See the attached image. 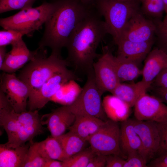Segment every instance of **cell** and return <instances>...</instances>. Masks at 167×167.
Segmentation results:
<instances>
[{"label":"cell","mask_w":167,"mask_h":167,"mask_svg":"<svg viewBox=\"0 0 167 167\" xmlns=\"http://www.w3.org/2000/svg\"><path fill=\"white\" fill-rule=\"evenodd\" d=\"M157 123L160 137V147L157 156L167 154V121Z\"/></svg>","instance_id":"34"},{"label":"cell","mask_w":167,"mask_h":167,"mask_svg":"<svg viewBox=\"0 0 167 167\" xmlns=\"http://www.w3.org/2000/svg\"><path fill=\"white\" fill-rule=\"evenodd\" d=\"M0 90L5 94L15 111H26L30 93L28 86L15 73L3 72L0 76Z\"/></svg>","instance_id":"9"},{"label":"cell","mask_w":167,"mask_h":167,"mask_svg":"<svg viewBox=\"0 0 167 167\" xmlns=\"http://www.w3.org/2000/svg\"><path fill=\"white\" fill-rule=\"evenodd\" d=\"M80 80V79L71 70L56 74L39 89L30 95L28 101V110H38L41 109L69 81Z\"/></svg>","instance_id":"8"},{"label":"cell","mask_w":167,"mask_h":167,"mask_svg":"<svg viewBox=\"0 0 167 167\" xmlns=\"http://www.w3.org/2000/svg\"><path fill=\"white\" fill-rule=\"evenodd\" d=\"M47 53L45 48L38 47L34 58L25 65L18 76L29 87L30 94L54 75L70 70L66 59L61 56L51 53L48 57Z\"/></svg>","instance_id":"3"},{"label":"cell","mask_w":167,"mask_h":167,"mask_svg":"<svg viewBox=\"0 0 167 167\" xmlns=\"http://www.w3.org/2000/svg\"><path fill=\"white\" fill-rule=\"evenodd\" d=\"M106 167H123L126 162L121 156L115 154L106 156Z\"/></svg>","instance_id":"35"},{"label":"cell","mask_w":167,"mask_h":167,"mask_svg":"<svg viewBox=\"0 0 167 167\" xmlns=\"http://www.w3.org/2000/svg\"><path fill=\"white\" fill-rule=\"evenodd\" d=\"M38 147L46 161L52 159L63 161L67 159L62 146L56 137H48L38 142Z\"/></svg>","instance_id":"25"},{"label":"cell","mask_w":167,"mask_h":167,"mask_svg":"<svg viewBox=\"0 0 167 167\" xmlns=\"http://www.w3.org/2000/svg\"><path fill=\"white\" fill-rule=\"evenodd\" d=\"M6 53V46H0V67L3 63Z\"/></svg>","instance_id":"41"},{"label":"cell","mask_w":167,"mask_h":167,"mask_svg":"<svg viewBox=\"0 0 167 167\" xmlns=\"http://www.w3.org/2000/svg\"><path fill=\"white\" fill-rule=\"evenodd\" d=\"M120 132L118 122L109 119L90 138L88 143L96 153L105 156L115 154L126 158L120 148Z\"/></svg>","instance_id":"7"},{"label":"cell","mask_w":167,"mask_h":167,"mask_svg":"<svg viewBox=\"0 0 167 167\" xmlns=\"http://www.w3.org/2000/svg\"><path fill=\"white\" fill-rule=\"evenodd\" d=\"M120 1H134L135 0H118Z\"/></svg>","instance_id":"45"},{"label":"cell","mask_w":167,"mask_h":167,"mask_svg":"<svg viewBox=\"0 0 167 167\" xmlns=\"http://www.w3.org/2000/svg\"><path fill=\"white\" fill-rule=\"evenodd\" d=\"M44 167H62V161L51 159L46 161Z\"/></svg>","instance_id":"40"},{"label":"cell","mask_w":167,"mask_h":167,"mask_svg":"<svg viewBox=\"0 0 167 167\" xmlns=\"http://www.w3.org/2000/svg\"><path fill=\"white\" fill-rule=\"evenodd\" d=\"M134 107V116L137 120L157 123L167 121V105L154 95L144 93Z\"/></svg>","instance_id":"12"},{"label":"cell","mask_w":167,"mask_h":167,"mask_svg":"<svg viewBox=\"0 0 167 167\" xmlns=\"http://www.w3.org/2000/svg\"><path fill=\"white\" fill-rule=\"evenodd\" d=\"M134 126L141 143L139 152L147 161L157 156L160 137L157 122L132 119Z\"/></svg>","instance_id":"13"},{"label":"cell","mask_w":167,"mask_h":167,"mask_svg":"<svg viewBox=\"0 0 167 167\" xmlns=\"http://www.w3.org/2000/svg\"><path fill=\"white\" fill-rule=\"evenodd\" d=\"M95 153L90 146L62 161V167H87Z\"/></svg>","instance_id":"28"},{"label":"cell","mask_w":167,"mask_h":167,"mask_svg":"<svg viewBox=\"0 0 167 167\" xmlns=\"http://www.w3.org/2000/svg\"><path fill=\"white\" fill-rule=\"evenodd\" d=\"M84 4L88 5H93L96 0H80Z\"/></svg>","instance_id":"42"},{"label":"cell","mask_w":167,"mask_h":167,"mask_svg":"<svg viewBox=\"0 0 167 167\" xmlns=\"http://www.w3.org/2000/svg\"><path fill=\"white\" fill-rule=\"evenodd\" d=\"M161 20H153L156 26L155 42L157 47L167 53V28L161 23Z\"/></svg>","instance_id":"32"},{"label":"cell","mask_w":167,"mask_h":167,"mask_svg":"<svg viewBox=\"0 0 167 167\" xmlns=\"http://www.w3.org/2000/svg\"><path fill=\"white\" fill-rule=\"evenodd\" d=\"M140 0L122 1L118 0H96L93 6L103 17L108 33L115 44L130 19L140 11Z\"/></svg>","instance_id":"4"},{"label":"cell","mask_w":167,"mask_h":167,"mask_svg":"<svg viewBox=\"0 0 167 167\" xmlns=\"http://www.w3.org/2000/svg\"><path fill=\"white\" fill-rule=\"evenodd\" d=\"M154 87L167 89V69H163L153 81Z\"/></svg>","instance_id":"36"},{"label":"cell","mask_w":167,"mask_h":167,"mask_svg":"<svg viewBox=\"0 0 167 167\" xmlns=\"http://www.w3.org/2000/svg\"><path fill=\"white\" fill-rule=\"evenodd\" d=\"M33 142L12 147L0 144V167H23L29 146Z\"/></svg>","instance_id":"19"},{"label":"cell","mask_w":167,"mask_h":167,"mask_svg":"<svg viewBox=\"0 0 167 167\" xmlns=\"http://www.w3.org/2000/svg\"><path fill=\"white\" fill-rule=\"evenodd\" d=\"M155 39L137 42L120 39L115 44L118 47L117 56L134 62L139 65L151 51Z\"/></svg>","instance_id":"17"},{"label":"cell","mask_w":167,"mask_h":167,"mask_svg":"<svg viewBox=\"0 0 167 167\" xmlns=\"http://www.w3.org/2000/svg\"><path fill=\"white\" fill-rule=\"evenodd\" d=\"M56 137L60 143L67 158L86 148L88 142L69 131Z\"/></svg>","instance_id":"26"},{"label":"cell","mask_w":167,"mask_h":167,"mask_svg":"<svg viewBox=\"0 0 167 167\" xmlns=\"http://www.w3.org/2000/svg\"><path fill=\"white\" fill-rule=\"evenodd\" d=\"M166 14L164 19L161 20V23L164 27L167 28V13Z\"/></svg>","instance_id":"43"},{"label":"cell","mask_w":167,"mask_h":167,"mask_svg":"<svg viewBox=\"0 0 167 167\" xmlns=\"http://www.w3.org/2000/svg\"><path fill=\"white\" fill-rule=\"evenodd\" d=\"M119 144L121 151L126 158L129 153L140 150L141 140L135 130L132 119L128 118L121 122Z\"/></svg>","instance_id":"20"},{"label":"cell","mask_w":167,"mask_h":167,"mask_svg":"<svg viewBox=\"0 0 167 167\" xmlns=\"http://www.w3.org/2000/svg\"><path fill=\"white\" fill-rule=\"evenodd\" d=\"M140 10L147 18L153 20H161L165 12L163 0H140Z\"/></svg>","instance_id":"27"},{"label":"cell","mask_w":167,"mask_h":167,"mask_svg":"<svg viewBox=\"0 0 167 167\" xmlns=\"http://www.w3.org/2000/svg\"><path fill=\"white\" fill-rule=\"evenodd\" d=\"M11 50L6 53L0 70L7 73H15L34 58L37 51H31L22 38L11 45Z\"/></svg>","instance_id":"15"},{"label":"cell","mask_w":167,"mask_h":167,"mask_svg":"<svg viewBox=\"0 0 167 167\" xmlns=\"http://www.w3.org/2000/svg\"><path fill=\"white\" fill-rule=\"evenodd\" d=\"M102 17L93 6L74 28L66 46L69 66L86 75L101 55L96 52L97 48L108 34Z\"/></svg>","instance_id":"1"},{"label":"cell","mask_w":167,"mask_h":167,"mask_svg":"<svg viewBox=\"0 0 167 167\" xmlns=\"http://www.w3.org/2000/svg\"><path fill=\"white\" fill-rule=\"evenodd\" d=\"M165 6V12L167 13V0H163Z\"/></svg>","instance_id":"44"},{"label":"cell","mask_w":167,"mask_h":167,"mask_svg":"<svg viewBox=\"0 0 167 167\" xmlns=\"http://www.w3.org/2000/svg\"><path fill=\"white\" fill-rule=\"evenodd\" d=\"M147 162L138 151L128 153L123 167H146Z\"/></svg>","instance_id":"33"},{"label":"cell","mask_w":167,"mask_h":167,"mask_svg":"<svg viewBox=\"0 0 167 167\" xmlns=\"http://www.w3.org/2000/svg\"><path fill=\"white\" fill-rule=\"evenodd\" d=\"M54 8L45 23L43 36L38 48H50L51 53L61 56L68 39L77 25L88 15L93 6L80 0H56Z\"/></svg>","instance_id":"2"},{"label":"cell","mask_w":167,"mask_h":167,"mask_svg":"<svg viewBox=\"0 0 167 167\" xmlns=\"http://www.w3.org/2000/svg\"><path fill=\"white\" fill-rule=\"evenodd\" d=\"M46 162L39 150L38 142H32L29 148L23 167H44Z\"/></svg>","instance_id":"29"},{"label":"cell","mask_w":167,"mask_h":167,"mask_svg":"<svg viewBox=\"0 0 167 167\" xmlns=\"http://www.w3.org/2000/svg\"><path fill=\"white\" fill-rule=\"evenodd\" d=\"M153 88V95L167 105V89L155 87Z\"/></svg>","instance_id":"39"},{"label":"cell","mask_w":167,"mask_h":167,"mask_svg":"<svg viewBox=\"0 0 167 167\" xmlns=\"http://www.w3.org/2000/svg\"><path fill=\"white\" fill-rule=\"evenodd\" d=\"M148 88H149L142 80L128 84L120 83L111 93L131 107L134 106L140 96L146 92Z\"/></svg>","instance_id":"23"},{"label":"cell","mask_w":167,"mask_h":167,"mask_svg":"<svg viewBox=\"0 0 167 167\" xmlns=\"http://www.w3.org/2000/svg\"><path fill=\"white\" fill-rule=\"evenodd\" d=\"M87 75V81L79 94L66 107L75 116L89 115L106 121L108 119L102 106V94L96 84L93 69Z\"/></svg>","instance_id":"5"},{"label":"cell","mask_w":167,"mask_h":167,"mask_svg":"<svg viewBox=\"0 0 167 167\" xmlns=\"http://www.w3.org/2000/svg\"><path fill=\"white\" fill-rule=\"evenodd\" d=\"M75 116L74 123L68 129L69 131L88 141L90 138L102 126L105 122L98 118L91 116Z\"/></svg>","instance_id":"21"},{"label":"cell","mask_w":167,"mask_h":167,"mask_svg":"<svg viewBox=\"0 0 167 167\" xmlns=\"http://www.w3.org/2000/svg\"><path fill=\"white\" fill-rule=\"evenodd\" d=\"M145 59L141 80L149 88L157 75L167 67V53L157 47L151 50Z\"/></svg>","instance_id":"18"},{"label":"cell","mask_w":167,"mask_h":167,"mask_svg":"<svg viewBox=\"0 0 167 167\" xmlns=\"http://www.w3.org/2000/svg\"><path fill=\"white\" fill-rule=\"evenodd\" d=\"M166 68L167 69V67H166Z\"/></svg>","instance_id":"46"},{"label":"cell","mask_w":167,"mask_h":167,"mask_svg":"<svg viewBox=\"0 0 167 167\" xmlns=\"http://www.w3.org/2000/svg\"><path fill=\"white\" fill-rule=\"evenodd\" d=\"M106 164V156L95 153L90 160L87 167H105Z\"/></svg>","instance_id":"37"},{"label":"cell","mask_w":167,"mask_h":167,"mask_svg":"<svg viewBox=\"0 0 167 167\" xmlns=\"http://www.w3.org/2000/svg\"><path fill=\"white\" fill-rule=\"evenodd\" d=\"M116 71L120 82L131 81L136 79L140 74L142 70L138 64L134 62L117 56H114Z\"/></svg>","instance_id":"24"},{"label":"cell","mask_w":167,"mask_h":167,"mask_svg":"<svg viewBox=\"0 0 167 167\" xmlns=\"http://www.w3.org/2000/svg\"><path fill=\"white\" fill-rule=\"evenodd\" d=\"M54 1L43 2L37 7L21 10L15 14L0 19V25L4 29H14L27 32L29 36L39 30L45 24L54 10Z\"/></svg>","instance_id":"6"},{"label":"cell","mask_w":167,"mask_h":167,"mask_svg":"<svg viewBox=\"0 0 167 167\" xmlns=\"http://www.w3.org/2000/svg\"><path fill=\"white\" fill-rule=\"evenodd\" d=\"M24 35L29 36V33L25 31L14 29H4L0 31V46H6L22 38Z\"/></svg>","instance_id":"31"},{"label":"cell","mask_w":167,"mask_h":167,"mask_svg":"<svg viewBox=\"0 0 167 167\" xmlns=\"http://www.w3.org/2000/svg\"><path fill=\"white\" fill-rule=\"evenodd\" d=\"M93 66L95 82L103 95L111 93L120 83L114 61V56L107 47L103 48V52Z\"/></svg>","instance_id":"10"},{"label":"cell","mask_w":167,"mask_h":167,"mask_svg":"<svg viewBox=\"0 0 167 167\" xmlns=\"http://www.w3.org/2000/svg\"><path fill=\"white\" fill-rule=\"evenodd\" d=\"M38 111L17 113L15 137L13 144L9 146L15 147L33 141L35 137L44 133V128Z\"/></svg>","instance_id":"11"},{"label":"cell","mask_w":167,"mask_h":167,"mask_svg":"<svg viewBox=\"0 0 167 167\" xmlns=\"http://www.w3.org/2000/svg\"><path fill=\"white\" fill-rule=\"evenodd\" d=\"M36 0H0V13L32 7Z\"/></svg>","instance_id":"30"},{"label":"cell","mask_w":167,"mask_h":167,"mask_svg":"<svg viewBox=\"0 0 167 167\" xmlns=\"http://www.w3.org/2000/svg\"><path fill=\"white\" fill-rule=\"evenodd\" d=\"M102 103L104 112L109 119L121 122L128 118L131 107L117 96L107 95L104 97Z\"/></svg>","instance_id":"22"},{"label":"cell","mask_w":167,"mask_h":167,"mask_svg":"<svg viewBox=\"0 0 167 167\" xmlns=\"http://www.w3.org/2000/svg\"><path fill=\"white\" fill-rule=\"evenodd\" d=\"M148 167H167V154L159 156L153 159Z\"/></svg>","instance_id":"38"},{"label":"cell","mask_w":167,"mask_h":167,"mask_svg":"<svg viewBox=\"0 0 167 167\" xmlns=\"http://www.w3.org/2000/svg\"><path fill=\"white\" fill-rule=\"evenodd\" d=\"M156 30V26L153 20L147 18L140 10L128 20L119 40L137 42L149 41L155 39Z\"/></svg>","instance_id":"14"},{"label":"cell","mask_w":167,"mask_h":167,"mask_svg":"<svg viewBox=\"0 0 167 167\" xmlns=\"http://www.w3.org/2000/svg\"><path fill=\"white\" fill-rule=\"evenodd\" d=\"M76 116L65 105L53 110L41 117L42 124L46 125L51 136L57 137L64 134L74 123Z\"/></svg>","instance_id":"16"}]
</instances>
